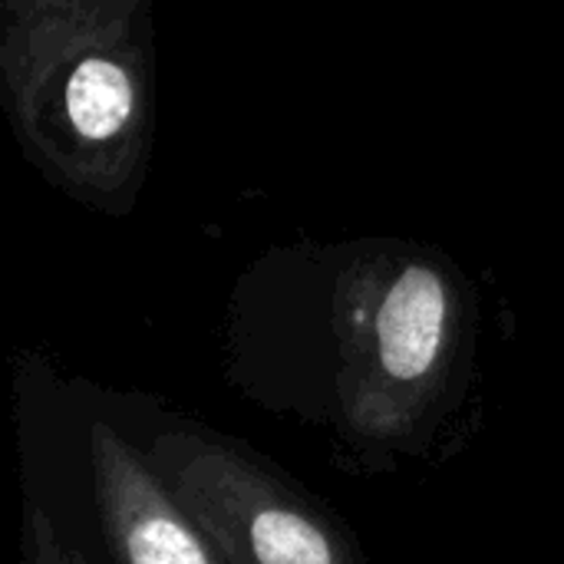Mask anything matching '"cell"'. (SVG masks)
Here are the masks:
<instances>
[{
  "instance_id": "277c9868",
  "label": "cell",
  "mask_w": 564,
  "mask_h": 564,
  "mask_svg": "<svg viewBox=\"0 0 564 564\" xmlns=\"http://www.w3.org/2000/svg\"><path fill=\"white\" fill-rule=\"evenodd\" d=\"M20 564H89V558L63 535L53 512L26 496L20 512Z\"/></svg>"
},
{
  "instance_id": "3957f363",
  "label": "cell",
  "mask_w": 564,
  "mask_h": 564,
  "mask_svg": "<svg viewBox=\"0 0 564 564\" xmlns=\"http://www.w3.org/2000/svg\"><path fill=\"white\" fill-rule=\"evenodd\" d=\"M69 122L86 139H109L132 116V83L122 66L102 56H89L66 83Z\"/></svg>"
},
{
  "instance_id": "7a4b0ae2",
  "label": "cell",
  "mask_w": 564,
  "mask_h": 564,
  "mask_svg": "<svg viewBox=\"0 0 564 564\" xmlns=\"http://www.w3.org/2000/svg\"><path fill=\"white\" fill-rule=\"evenodd\" d=\"M86 459L112 564H228L175 502L149 453L112 423H89Z\"/></svg>"
},
{
  "instance_id": "6da1fadb",
  "label": "cell",
  "mask_w": 564,
  "mask_h": 564,
  "mask_svg": "<svg viewBox=\"0 0 564 564\" xmlns=\"http://www.w3.org/2000/svg\"><path fill=\"white\" fill-rule=\"evenodd\" d=\"M145 453L228 564H370L327 502L228 433L169 423Z\"/></svg>"
}]
</instances>
